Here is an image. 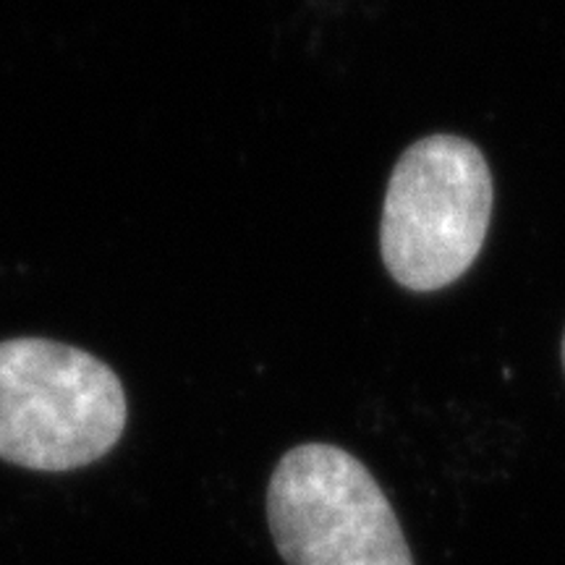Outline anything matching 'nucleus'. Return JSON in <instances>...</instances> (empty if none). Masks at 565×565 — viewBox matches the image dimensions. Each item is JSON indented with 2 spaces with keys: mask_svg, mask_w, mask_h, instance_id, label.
<instances>
[{
  "mask_svg": "<svg viewBox=\"0 0 565 565\" xmlns=\"http://www.w3.org/2000/svg\"><path fill=\"white\" fill-rule=\"evenodd\" d=\"M129 404L118 374L47 338L0 341V461L21 469H84L116 448Z\"/></svg>",
  "mask_w": 565,
  "mask_h": 565,
  "instance_id": "f257e3e1",
  "label": "nucleus"
},
{
  "mask_svg": "<svg viewBox=\"0 0 565 565\" xmlns=\"http://www.w3.org/2000/svg\"><path fill=\"white\" fill-rule=\"evenodd\" d=\"M494 183L475 141L433 134L406 147L387 179L380 254L391 278L435 294L477 263L492 221Z\"/></svg>",
  "mask_w": 565,
  "mask_h": 565,
  "instance_id": "f03ea898",
  "label": "nucleus"
},
{
  "mask_svg": "<svg viewBox=\"0 0 565 565\" xmlns=\"http://www.w3.org/2000/svg\"><path fill=\"white\" fill-rule=\"evenodd\" d=\"M267 524L286 565H414L391 500L330 443L288 450L267 484Z\"/></svg>",
  "mask_w": 565,
  "mask_h": 565,
  "instance_id": "7ed1b4c3",
  "label": "nucleus"
},
{
  "mask_svg": "<svg viewBox=\"0 0 565 565\" xmlns=\"http://www.w3.org/2000/svg\"><path fill=\"white\" fill-rule=\"evenodd\" d=\"M561 359H563V370H565V330H563V343H561Z\"/></svg>",
  "mask_w": 565,
  "mask_h": 565,
  "instance_id": "20e7f679",
  "label": "nucleus"
}]
</instances>
